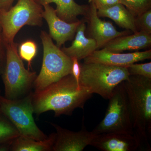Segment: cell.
<instances>
[{"mask_svg": "<svg viewBox=\"0 0 151 151\" xmlns=\"http://www.w3.org/2000/svg\"><path fill=\"white\" fill-rule=\"evenodd\" d=\"M1 91H0V103H1Z\"/></svg>", "mask_w": 151, "mask_h": 151, "instance_id": "obj_30", "label": "cell"}, {"mask_svg": "<svg viewBox=\"0 0 151 151\" xmlns=\"http://www.w3.org/2000/svg\"><path fill=\"white\" fill-rule=\"evenodd\" d=\"M33 94V92H31L16 100H9L1 96L0 112L12 123L20 135L42 140L48 136L39 128L35 122Z\"/></svg>", "mask_w": 151, "mask_h": 151, "instance_id": "obj_7", "label": "cell"}, {"mask_svg": "<svg viewBox=\"0 0 151 151\" xmlns=\"http://www.w3.org/2000/svg\"><path fill=\"white\" fill-rule=\"evenodd\" d=\"M151 45V35L141 32L118 37L112 40L103 49L112 52L120 53L126 50H138L149 47Z\"/></svg>", "mask_w": 151, "mask_h": 151, "instance_id": "obj_14", "label": "cell"}, {"mask_svg": "<svg viewBox=\"0 0 151 151\" xmlns=\"http://www.w3.org/2000/svg\"><path fill=\"white\" fill-rule=\"evenodd\" d=\"M1 31H2L1 26V22H0V32H1Z\"/></svg>", "mask_w": 151, "mask_h": 151, "instance_id": "obj_29", "label": "cell"}, {"mask_svg": "<svg viewBox=\"0 0 151 151\" xmlns=\"http://www.w3.org/2000/svg\"><path fill=\"white\" fill-rule=\"evenodd\" d=\"M94 4L97 10L105 8L120 3L119 0H89Z\"/></svg>", "mask_w": 151, "mask_h": 151, "instance_id": "obj_25", "label": "cell"}, {"mask_svg": "<svg viewBox=\"0 0 151 151\" xmlns=\"http://www.w3.org/2000/svg\"><path fill=\"white\" fill-rule=\"evenodd\" d=\"M18 52L20 58L27 63L29 70V68H32L33 60L37 54V45L34 41H25L19 45Z\"/></svg>", "mask_w": 151, "mask_h": 151, "instance_id": "obj_20", "label": "cell"}, {"mask_svg": "<svg viewBox=\"0 0 151 151\" xmlns=\"http://www.w3.org/2000/svg\"><path fill=\"white\" fill-rule=\"evenodd\" d=\"M86 26L85 22L81 21L76 30L74 40L68 47L61 48L66 55L72 58H76L78 60H84L97 50L96 41L91 37L85 36Z\"/></svg>", "mask_w": 151, "mask_h": 151, "instance_id": "obj_15", "label": "cell"}, {"mask_svg": "<svg viewBox=\"0 0 151 151\" xmlns=\"http://www.w3.org/2000/svg\"><path fill=\"white\" fill-rule=\"evenodd\" d=\"M90 145L103 151H134L142 146L134 134L119 132L97 134Z\"/></svg>", "mask_w": 151, "mask_h": 151, "instance_id": "obj_12", "label": "cell"}, {"mask_svg": "<svg viewBox=\"0 0 151 151\" xmlns=\"http://www.w3.org/2000/svg\"><path fill=\"white\" fill-rule=\"evenodd\" d=\"M130 75H138L151 78V62L135 64L127 66Z\"/></svg>", "mask_w": 151, "mask_h": 151, "instance_id": "obj_23", "label": "cell"}, {"mask_svg": "<svg viewBox=\"0 0 151 151\" xmlns=\"http://www.w3.org/2000/svg\"><path fill=\"white\" fill-rule=\"evenodd\" d=\"M40 37L43 45V59L40 72L34 83L35 92L41 91L71 74V58L55 44L45 31L41 32Z\"/></svg>", "mask_w": 151, "mask_h": 151, "instance_id": "obj_5", "label": "cell"}, {"mask_svg": "<svg viewBox=\"0 0 151 151\" xmlns=\"http://www.w3.org/2000/svg\"><path fill=\"white\" fill-rule=\"evenodd\" d=\"M81 130L74 132L64 129L57 124L50 123L56 130V137L52 151H82L97 134L89 132L82 122Z\"/></svg>", "mask_w": 151, "mask_h": 151, "instance_id": "obj_10", "label": "cell"}, {"mask_svg": "<svg viewBox=\"0 0 151 151\" xmlns=\"http://www.w3.org/2000/svg\"><path fill=\"white\" fill-rule=\"evenodd\" d=\"M41 5L56 4L55 10L60 18L68 23L73 22L78 20L79 16H85L88 10L89 5H79L74 0H36Z\"/></svg>", "mask_w": 151, "mask_h": 151, "instance_id": "obj_16", "label": "cell"}, {"mask_svg": "<svg viewBox=\"0 0 151 151\" xmlns=\"http://www.w3.org/2000/svg\"><path fill=\"white\" fill-rule=\"evenodd\" d=\"M151 58L150 49L128 53L112 52L103 49L97 50L84 58V62L97 63L107 65L127 67L133 63Z\"/></svg>", "mask_w": 151, "mask_h": 151, "instance_id": "obj_13", "label": "cell"}, {"mask_svg": "<svg viewBox=\"0 0 151 151\" xmlns=\"http://www.w3.org/2000/svg\"><path fill=\"white\" fill-rule=\"evenodd\" d=\"M42 6V17L48 25L49 35L56 42L57 46L60 48L66 42L73 39L81 21L67 22L58 16L55 9L50 4L44 5Z\"/></svg>", "mask_w": 151, "mask_h": 151, "instance_id": "obj_11", "label": "cell"}, {"mask_svg": "<svg viewBox=\"0 0 151 151\" xmlns=\"http://www.w3.org/2000/svg\"><path fill=\"white\" fill-rule=\"evenodd\" d=\"M109 100L104 119L92 132L96 134L113 132L134 134L124 81L116 86Z\"/></svg>", "mask_w": 151, "mask_h": 151, "instance_id": "obj_8", "label": "cell"}, {"mask_svg": "<svg viewBox=\"0 0 151 151\" xmlns=\"http://www.w3.org/2000/svg\"><path fill=\"white\" fill-rule=\"evenodd\" d=\"M6 60L5 44L3 40L1 32H0V75L2 74Z\"/></svg>", "mask_w": 151, "mask_h": 151, "instance_id": "obj_24", "label": "cell"}, {"mask_svg": "<svg viewBox=\"0 0 151 151\" xmlns=\"http://www.w3.org/2000/svg\"><path fill=\"white\" fill-rule=\"evenodd\" d=\"M15 0H0V10H8L12 6Z\"/></svg>", "mask_w": 151, "mask_h": 151, "instance_id": "obj_27", "label": "cell"}, {"mask_svg": "<svg viewBox=\"0 0 151 151\" xmlns=\"http://www.w3.org/2000/svg\"><path fill=\"white\" fill-rule=\"evenodd\" d=\"M19 136L20 134L17 128L0 112V144L12 142Z\"/></svg>", "mask_w": 151, "mask_h": 151, "instance_id": "obj_19", "label": "cell"}, {"mask_svg": "<svg viewBox=\"0 0 151 151\" xmlns=\"http://www.w3.org/2000/svg\"><path fill=\"white\" fill-rule=\"evenodd\" d=\"M124 84L134 134L141 145L151 150V78L130 75Z\"/></svg>", "mask_w": 151, "mask_h": 151, "instance_id": "obj_2", "label": "cell"}, {"mask_svg": "<svg viewBox=\"0 0 151 151\" xmlns=\"http://www.w3.org/2000/svg\"><path fill=\"white\" fill-rule=\"evenodd\" d=\"M43 7L36 0H18L8 10H0L1 34L5 43L14 42L19 31L25 25L41 27Z\"/></svg>", "mask_w": 151, "mask_h": 151, "instance_id": "obj_6", "label": "cell"}, {"mask_svg": "<svg viewBox=\"0 0 151 151\" xmlns=\"http://www.w3.org/2000/svg\"><path fill=\"white\" fill-rule=\"evenodd\" d=\"M135 24L138 32L151 35V9L135 17Z\"/></svg>", "mask_w": 151, "mask_h": 151, "instance_id": "obj_22", "label": "cell"}, {"mask_svg": "<svg viewBox=\"0 0 151 151\" xmlns=\"http://www.w3.org/2000/svg\"><path fill=\"white\" fill-rule=\"evenodd\" d=\"M5 44L6 63L1 75L4 85V97L9 100L19 99L32 92L37 75L25 68L19 55L17 44L14 42Z\"/></svg>", "mask_w": 151, "mask_h": 151, "instance_id": "obj_4", "label": "cell"}, {"mask_svg": "<svg viewBox=\"0 0 151 151\" xmlns=\"http://www.w3.org/2000/svg\"><path fill=\"white\" fill-rule=\"evenodd\" d=\"M12 142L0 144V151H10Z\"/></svg>", "mask_w": 151, "mask_h": 151, "instance_id": "obj_28", "label": "cell"}, {"mask_svg": "<svg viewBox=\"0 0 151 151\" xmlns=\"http://www.w3.org/2000/svg\"><path fill=\"white\" fill-rule=\"evenodd\" d=\"M56 133L50 134L45 139L37 140L20 136L14 139L11 145V151H51L55 140Z\"/></svg>", "mask_w": 151, "mask_h": 151, "instance_id": "obj_18", "label": "cell"}, {"mask_svg": "<svg viewBox=\"0 0 151 151\" xmlns=\"http://www.w3.org/2000/svg\"><path fill=\"white\" fill-rule=\"evenodd\" d=\"M80 65V85L106 100L111 98L116 86L130 76L127 67L97 63L84 62Z\"/></svg>", "mask_w": 151, "mask_h": 151, "instance_id": "obj_3", "label": "cell"}, {"mask_svg": "<svg viewBox=\"0 0 151 151\" xmlns=\"http://www.w3.org/2000/svg\"><path fill=\"white\" fill-rule=\"evenodd\" d=\"M97 13L100 17L111 19L122 28L133 33L138 32L135 27V17L121 3L97 10Z\"/></svg>", "mask_w": 151, "mask_h": 151, "instance_id": "obj_17", "label": "cell"}, {"mask_svg": "<svg viewBox=\"0 0 151 151\" xmlns=\"http://www.w3.org/2000/svg\"><path fill=\"white\" fill-rule=\"evenodd\" d=\"M119 1L135 17L151 9V0Z\"/></svg>", "mask_w": 151, "mask_h": 151, "instance_id": "obj_21", "label": "cell"}, {"mask_svg": "<svg viewBox=\"0 0 151 151\" xmlns=\"http://www.w3.org/2000/svg\"><path fill=\"white\" fill-rule=\"evenodd\" d=\"M71 58L72 61L71 74L75 78L77 84L79 86H81L79 84V77L81 73V65L78 62L79 60L76 58Z\"/></svg>", "mask_w": 151, "mask_h": 151, "instance_id": "obj_26", "label": "cell"}, {"mask_svg": "<svg viewBox=\"0 0 151 151\" xmlns=\"http://www.w3.org/2000/svg\"><path fill=\"white\" fill-rule=\"evenodd\" d=\"M88 10L84 17L88 24L90 37L97 44V50L103 48L106 45L115 38L130 34L129 30L119 32L111 22L103 21L97 15V9L94 4L89 2Z\"/></svg>", "mask_w": 151, "mask_h": 151, "instance_id": "obj_9", "label": "cell"}, {"mask_svg": "<svg viewBox=\"0 0 151 151\" xmlns=\"http://www.w3.org/2000/svg\"><path fill=\"white\" fill-rule=\"evenodd\" d=\"M92 93L84 86H79L71 74L47 87L33 92L34 113L37 116L48 111L54 112L55 116H71L77 108L84 109Z\"/></svg>", "mask_w": 151, "mask_h": 151, "instance_id": "obj_1", "label": "cell"}]
</instances>
